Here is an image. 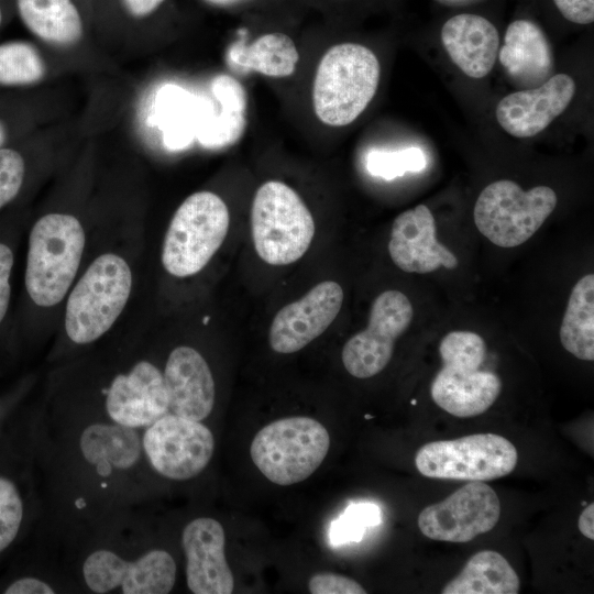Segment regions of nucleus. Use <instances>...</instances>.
<instances>
[{"instance_id":"34","label":"nucleus","mask_w":594,"mask_h":594,"mask_svg":"<svg viewBox=\"0 0 594 594\" xmlns=\"http://www.w3.org/2000/svg\"><path fill=\"white\" fill-rule=\"evenodd\" d=\"M6 594H53L56 593L55 587L38 578L25 576L10 583L6 590Z\"/></svg>"},{"instance_id":"11","label":"nucleus","mask_w":594,"mask_h":594,"mask_svg":"<svg viewBox=\"0 0 594 594\" xmlns=\"http://www.w3.org/2000/svg\"><path fill=\"white\" fill-rule=\"evenodd\" d=\"M176 562L163 549H152L134 559L99 548L82 561L81 575L87 588L97 594H167L176 581Z\"/></svg>"},{"instance_id":"26","label":"nucleus","mask_w":594,"mask_h":594,"mask_svg":"<svg viewBox=\"0 0 594 594\" xmlns=\"http://www.w3.org/2000/svg\"><path fill=\"white\" fill-rule=\"evenodd\" d=\"M299 53L294 40L282 31L257 36L234 57L239 66L271 78H286L294 74Z\"/></svg>"},{"instance_id":"36","label":"nucleus","mask_w":594,"mask_h":594,"mask_svg":"<svg viewBox=\"0 0 594 594\" xmlns=\"http://www.w3.org/2000/svg\"><path fill=\"white\" fill-rule=\"evenodd\" d=\"M579 530L583 536L594 539V504L591 503L579 517Z\"/></svg>"},{"instance_id":"21","label":"nucleus","mask_w":594,"mask_h":594,"mask_svg":"<svg viewBox=\"0 0 594 594\" xmlns=\"http://www.w3.org/2000/svg\"><path fill=\"white\" fill-rule=\"evenodd\" d=\"M498 58L510 81L522 89L542 85L552 76L554 67L552 48L544 32L525 19L507 26Z\"/></svg>"},{"instance_id":"33","label":"nucleus","mask_w":594,"mask_h":594,"mask_svg":"<svg viewBox=\"0 0 594 594\" xmlns=\"http://www.w3.org/2000/svg\"><path fill=\"white\" fill-rule=\"evenodd\" d=\"M553 2L570 22L590 24L594 21V0H553Z\"/></svg>"},{"instance_id":"3","label":"nucleus","mask_w":594,"mask_h":594,"mask_svg":"<svg viewBox=\"0 0 594 594\" xmlns=\"http://www.w3.org/2000/svg\"><path fill=\"white\" fill-rule=\"evenodd\" d=\"M442 367L435 376L430 394L448 414L468 418L485 413L502 391L501 378L481 370L486 358L483 338L471 331H452L439 344Z\"/></svg>"},{"instance_id":"32","label":"nucleus","mask_w":594,"mask_h":594,"mask_svg":"<svg viewBox=\"0 0 594 594\" xmlns=\"http://www.w3.org/2000/svg\"><path fill=\"white\" fill-rule=\"evenodd\" d=\"M14 260L13 246L6 240L0 239V328L4 326L11 307V276Z\"/></svg>"},{"instance_id":"7","label":"nucleus","mask_w":594,"mask_h":594,"mask_svg":"<svg viewBox=\"0 0 594 594\" xmlns=\"http://www.w3.org/2000/svg\"><path fill=\"white\" fill-rule=\"evenodd\" d=\"M229 210L211 191L187 197L174 213L166 231L162 263L176 277L200 272L219 250L228 233Z\"/></svg>"},{"instance_id":"9","label":"nucleus","mask_w":594,"mask_h":594,"mask_svg":"<svg viewBox=\"0 0 594 594\" xmlns=\"http://www.w3.org/2000/svg\"><path fill=\"white\" fill-rule=\"evenodd\" d=\"M517 462L515 446L490 432L431 441L415 457L417 470L426 477L481 482L510 474Z\"/></svg>"},{"instance_id":"5","label":"nucleus","mask_w":594,"mask_h":594,"mask_svg":"<svg viewBox=\"0 0 594 594\" xmlns=\"http://www.w3.org/2000/svg\"><path fill=\"white\" fill-rule=\"evenodd\" d=\"M132 288L130 266L121 256H98L77 282L67 299L65 330L76 344L103 336L124 309Z\"/></svg>"},{"instance_id":"4","label":"nucleus","mask_w":594,"mask_h":594,"mask_svg":"<svg viewBox=\"0 0 594 594\" xmlns=\"http://www.w3.org/2000/svg\"><path fill=\"white\" fill-rule=\"evenodd\" d=\"M257 255L271 265H288L309 249L315 222L300 196L288 185L268 180L255 193L251 209Z\"/></svg>"},{"instance_id":"8","label":"nucleus","mask_w":594,"mask_h":594,"mask_svg":"<svg viewBox=\"0 0 594 594\" xmlns=\"http://www.w3.org/2000/svg\"><path fill=\"white\" fill-rule=\"evenodd\" d=\"M557 206V195L548 186L527 191L513 180L486 186L474 206V222L493 244L514 248L530 239Z\"/></svg>"},{"instance_id":"2","label":"nucleus","mask_w":594,"mask_h":594,"mask_svg":"<svg viewBox=\"0 0 594 594\" xmlns=\"http://www.w3.org/2000/svg\"><path fill=\"white\" fill-rule=\"evenodd\" d=\"M85 232L70 215L48 213L32 226L24 270V289L40 307L62 301L79 268Z\"/></svg>"},{"instance_id":"16","label":"nucleus","mask_w":594,"mask_h":594,"mask_svg":"<svg viewBox=\"0 0 594 594\" xmlns=\"http://www.w3.org/2000/svg\"><path fill=\"white\" fill-rule=\"evenodd\" d=\"M186 556V582L194 594H230L234 578L226 559V534L210 517L189 521L182 532Z\"/></svg>"},{"instance_id":"20","label":"nucleus","mask_w":594,"mask_h":594,"mask_svg":"<svg viewBox=\"0 0 594 594\" xmlns=\"http://www.w3.org/2000/svg\"><path fill=\"white\" fill-rule=\"evenodd\" d=\"M82 460L101 477L135 469L144 458L141 430L107 420L85 425L77 437Z\"/></svg>"},{"instance_id":"1","label":"nucleus","mask_w":594,"mask_h":594,"mask_svg":"<svg viewBox=\"0 0 594 594\" xmlns=\"http://www.w3.org/2000/svg\"><path fill=\"white\" fill-rule=\"evenodd\" d=\"M381 76L376 55L352 43L331 46L321 57L312 85L317 118L330 127L352 123L374 98Z\"/></svg>"},{"instance_id":"35","label":"nucleus","mask_w":594,"mask_h":594,"mask_svg":"<svg viewBox=\"0 0 594 594\" xmlns=\"http://www.w3.org/2000/svg\"><path fill=\"white\" fill-rule=\"evenodd\" d=\"M165 0H124L129 12L138 18L146 16L158 9Z\"/></svg>"},{"instance_id":"17","label":"nucleus","mask_w":594,"mask_h":594,"mask_svg":"<svg viewBox=\"0 0 594 594\" xmlns=\"http://www.w3.org/2000/svg\"><path fill=\"white\" fill-rule=\"evenodd\" d=\"M574 94L572 77L552 75L538 87L505 96L496 107L497 122L515 138L535 136L563 113Z\"/></svg>"},{"instance_id":"12","label":"nucleus","mask_w":594,"mask_h":594,"mask_svg":"<svg viewBox=\"0 0 594 594\" xmlns=\"http://www.w3.org/2000/svg\"><path fill=\"white\" fill-rule=\"evenodd\" d=\"M413 316V306L402 292L389 289L380 294L371 306L367 327L351 337L342 349L345 370L356 378H369L382 372Z\"/></svg>"},{"instance_id":"19","label":"nucleus","mask_w":594,"mask_h":594,"mask_svg":"<svg viewBox=\"0 0 594 594\" xmlns=\"http://www.w3.org/2000/svg\"><path fill=\"white\" fill-rule=\"evenodd\" d=\"M170 414L205 420L213 409L216 387L207 361L194 348L180 345L168 355L163 371Z\"/></svg>"},{"instance_id":"22","label":"nucleus","mask_w":594,"mask_h":594,"mask_svg":"<svg viewBox=\"0 0 594 594\" xmlns=\"http://www.w3.org/2000/svg\"><path fill=\"white\" fill-rule=\"evenodd\" d=\"M441 41L452 62L469 77L483 78L493 69L499 50V34L487 19L461 13L441 29Z\"/></svg>"},{"instance_id":"38","label":"nucleus","mask_w":594,"mask_h":594,"mask_svg":"<svg viewBox=\"0 0 594 594\" xmlns=\"http://www.w3.org/2000/svg\"><path fill=\"white\" fill-rule=\"evenodd\" d=\"M2 19H3V14H2V9L0 7V26H1V23H2Z\"/></svg>"},{"instance_id":"18","label":"nucleus","mask_w":594,"mask_h":594,"mask_svg":"<svg viewBox=\"0 0 594 594\" xmlns=\"http://www.w3.org/2000/svg\"><path fill=\"white\" fill-rule=\"evenodd\" d=\"M388 252L407 273L427 274L440 267L455 268L458 258L436 238L435 218L425 205L402 212L393 222Z\"/></svg>"},{"instance_id":"29","label":"nucleus","mask_w":594,"mask_h":594,"mask_svg":"<svg viewBox=\"0 0 594 594\" xmlns=\"http://www.w3.org/2000/svg\"><path fill=\"white\" fill-rule=\"evenodd\" d=\"M426 167V157L418 147L397 152H373L367 160V168L372 175L393 179L407 172H420Z\"/></svg>"},{"instance_id":"37","label":"nucleus","mask_w":594,"mask_h":594,"mask_svg":"<svg viewBox=\"0 0 594 594\" xmlns=\"http://www.w3.org/2000/svg\"><path fill=\"white\" fill-rule=\"evenodd\" d=\"M205 2L221 9H245L257 7L266 0H204Z\"/></svg>"},{"instance_id":"25","label":"nucleus","mask_w":594,"mask_h":594,"mask_svg":"<svg viewBox=\"0 0 594 594\" xmlns=\"http://www.w3.org/2000/svg\"><path fill=\"white\" fill-rule=\"evenodd\" d=\"M563 348L575 358L594 360V275L580 278L572 288L560 327Z\"/></svg>"},{"instance_id":"10","label":"nucleus","mask_w":594,"mask_h":594,"mask_svg":"<svg viewBox=\"0 0 594 594\" xmlns=\"http://www.w3.org/2000/svg\"><path fill=\"white\" fill-rule=\"evenodd\" d=\"M141 441L147 464L173 481L199 475L215 452V437L206 425L174 414L142 429Z\"/></svg>"},{"instance_id":"14","label":"nucleus","mask_w":594,"mask_h":594,"mask_svg":"<svg viewBox=\"0 0 594 594\" xmlns=\"http://www.w3.org/2000/svg\"><path fill=\"white\" fill-rule=\"evenodd\" d=\"M105 411L110 421L139 430L170 414L163 372L142 360L117 375L106 389Z\"/></svg>"},{"instance_id":"6","label":"nucleus","mask_w":594,"mask_h":594,"mask_svg":"<svg viewBox=\"0 0 594 594\" xmlns=\"http://www.w3.org/2000/svg\"><path fill=\"white\" fill-rule=\"evenodd\" d=\"M330 436L318 420L294 416L263 427L253 438L250 454L272 483L287 486L308 479L323 462Z\"/></svg>"},{"instance_id":"15","label":"nucleus","mask_w":594,"mask_h":594,"mask_svg":"<svg viewBox=\"0 0 594 594\" xmlns=\"http://www.w3.org/2000/svg\"><path fill=\"white\" fill-rule=\"evenodd\" d=\"M342 302L343 290L338 283H319L276 314L268 333L271 348L283 354L301 350L328 329Z\"/></svg>"},{"instance_id":"23","label":"nucleus","mask_w":594,"mask_h":594,"mask_svg":"<svg viewBox=\"0 0 594 594\" xmlns=\"http://www.w3.org/2000/svg\"><path fill=\"white\" fill-rule=\"evenodd\" d=\"M519 578L498 552L474 553L463 569L442 588V594H517Z\"/></svg>"},{"instance_id":"31","label":"nucleus","mask_w":594,"mask_h":594,"mask_svg":"<svg viewBox=\"0 0 594 594\" xmlns=\"http://www.w3.org/2000/svg\"><path fill=\"white\" fill-rule=\"evenodd\" d=\"M311 594H365V588L355 580L331 572L314 574L308 581Z\"/></svg>"},{"instance_id":"13","label":"nucleus","mask_w":594,"mask_h":594,"mask_svg":"<svg viewBox=\"0 0 594 594\" xmlns=\"http://www.w3.org/2000/svg\"><path fill=\"white\" fill-rule=\"evenodd\" d=\"M499 517L495 491L484 482L469 481L446 499L424 508L418 527L432 540L464 543L492 530Z\"/></svg>"},{"instance_id":"24","label":"nucleus","mask_w":594,"mask_h":594,"mask_svg":"<svg viewBox=\"0 0 594 594\" xmlns=\"http://www.w3.org/2000/svg\"><path fill=\"white\" fill-rule=\"evenodd\" d=\"M24 25L46 43L73 45L82 34V23L72 0H16Z\"/></svg>"},{"instance_id":"28","label":"nucleus","mask_w":594,"mask_h":594,"mask_svg":"<svg viewBox=\"0 0 594 594\" xmlns=\"http://www.w3.org/2000/svg\"><path fill=\"white\" fill-rule=\"evenodd\" d=\"M381 522V510L372 503L350 504L344 513L331 524L330 541L332 544L358 542L363 538L367 527Z\"/></svg>"},{"instance_id":"27","label":"nucleus","mask_w":594,"mask_h":594,"mask_svg":"<svg viewBox=\"0 0 594 594\" xmlns=\"http://www.w3.org/2000/svg\"><path fill=\"white\" fill-rule=\"evenodd\" d=\"M44 75L45 64L35 46L22 41L0 44V86H28Z\"/></svg>"},{"instance_id":"30","label":"nucleus","mask_w":594,"mask_h":594,"mask_svg":"<svg viewBox=\"0 0 594 594\" xmlns=\"http://www.w3.org/2000/svg\"><path fill=\"white\" fill-rule=\"evenodd\" d=\"M23 501L11 480L0 476V553L16 538L23 520Z\"/></svg>"}]
</instances>
